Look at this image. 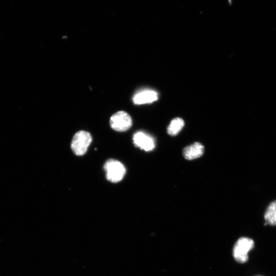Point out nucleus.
Listing matches in <instances>:
<instances>
[{
    "mask_svg": "<svg viewBox=\"0 0 276 276\" xmlns=\"http://www.w3.org/2000/svg\"><path fill=\"white\" fill-rule=\"evenodd\" d=\"M184 124L183 120L180 118L173 119L168 127V134L171 136L177 135L184 126Z\"/></svg>",
    "mask_w": 276,
    "mask_h": 276,
    "instance_id": "1a4fd4ad",
    "label": "nucleus"
},
{
    "mask_svg": "<svg viewBox=\"0 0 276 276\" xmlns=\"http://www.w3.org/2000/svg\"><path fill=\"white\" fill-rule=\"evenodd\" d=\"M158 99V94L151 89H144L136 93L133 97V101L136 104L151 103Z\"/></svg>",
    "mask_w": 276,
    "mask_h": 276,
    "instance_id": "423d86ee",
    "label": "nucleus"
},
{
    "mask_svg": "<svg viewBox=\"0 0 276 276\" xmlns=\"http://www.w3.org/2000/svg\"><path fill=\"white\" fill-rule=\"evenodd\" d=\"M265 222L271 225H276V200L271 202L267 206L264 214Z\"/></svg>",
    "mask_w": 276,
    "mask_h": 276,
    "instance_id": "6e6552de",
    "label": "nucleus"
},
{
    "mask_svg": "<svg viewBox=\"0 0 276 276\" xmlns=\"http://www.w3.org/2000/svg\"><path fill=\"white\" fill-rule=\"evenodd\" d=\"M104 169L106 171V178L112 182L121 181L126 173V169L123 164L113 159L107 160L104 165Z\"/></svg>",
    "mask_w": 276,
    "mask_h": 276,
    "instance_id": "7ed1b4c3",
    "label": "nucleus"
},
{
    "mask_svg": "<svg viewBox=\"0 0 276 276\" xmlns=\"http://www.w3.org/2000/svg\"><path fill=\"white\" fill-rule=\"evenodd\" d=\"M204 149L202 144L195 142L183 149V155L186 159L193 160L201 156L203 154Z\"/></svg>",
    "mask_w": 276,
    "mask_h": 276,
    "instance_id": "0eeeda50",
    "label": "nucleus"
},
{
    "mask_svg": "<svg viewBox=\"0 0 276 276\" xmlns=\"http://www.w3.org/2000/svg\"><path fill=\"white\" fill-rule=\"evenodd\" d=\"M254 246V241L247 237H242L238 240L233 248V256L235 260L240 263L246 262L248 259V252Z\"/></svg>",
    "mask_w": 276,
    "mask_h": 276,
    "instance_id": "f03ea898",
    "label": "nucleus"
},
{
    "mask_svg": "<svg viewBox=\"0 0 276 276\" xmlns=\"http://www.w3.org/2000/svg\"><path fill=\"white\" fill-rule=\"evenodd\" d=\"M133 143L135 146L146 151L152 150L155 147L154 139L143 131H138L133 136Z\"/></svg>",
    "mask_w": 276,
    "mask_h": 276,
    "instance_id": "39448f33",
    "label": "nucleus"
},
{
    "mask_svg": "<svg viewBox=\"0 0 276 276\" xmlns=\"http://www.w3.org/2000/svg\"><path fill=\"white\" fill-rule=\"evenodd\" d=\"M92 141L91 134L85 131H79L74 135L71 148L76 155L81 156L87 151V148Z\"/></svg>",
    "mask_w": 276,
    "mask_h": 276,
    "instance_id": "f257e3e1",
    "label": "nucleus"
},
{
    "mask_svg": "<svg viewBox=\"0 0 276 276\" xmlns=\"http://www.w3.org/2000/svg\"><path fill=\"white\" fill-rule=\"evenodd\" d=\"M110 125L111 127L117 131H126L131 127L132 119L127 112L119 111L111 117Z\"/></svg>",
    "mask_w": 276,
    "mask_h": 276,
    "instance_id": "20e7f679",
    "label": "nucleus"
}]
</instances>
